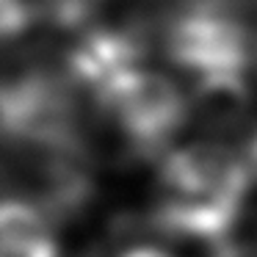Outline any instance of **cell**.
I'll return each mask as SVG.
<instances>
[{"label": "cell", "mask_w": 257, "mask_h": 257, "mask_svg": "<svg viewBox=\"0 0 257 257\" xmlns=\"http://www.w3.org/2000/svg\"><path fill=\"white\" fill-rule=\"evenodd\" d=\"M251 169L218 141H194L166 150L155 183L152 224L180 240L218 249L235 235L246 210Z\"/></svg>", "instance_id": "cell-1"}, {"label": "cell", "mask_w": 257, "mask_h": 257, "mask_svg": "<svg viewBox=\"0 0 257 257\" xmlns=\"http://www.w3.org/2000/svg\"><path fill=\"white\" fill-rule=\"evenodd\" d=\"M80 91L50 69L25 67L0 78V139L23 152L80 150Z\"/></svg>", "instance_id": "cell-2"}, {"label": "cell", "mask_w": 257, "mask_h": 257, "mask_svg": "<svg viewBox=\"0 0 257 257\" xmlns=\"http://www.w3.org/2000/svg\"><path fill=\"white\" fill-rule=\"evenodd\" d=\"M116 133L141 155L166 152L191 116L188 97L174 80L150 67H133L91 97Z\"/></svg>", "instance_id": "cell-3"}, {"label": "cell", "mask_w": 257, "mask_h": 257, "mask_svg": "<svg viewBox=\"0 0 257 257\" xmlns=\"http://www.w3.org/2000/svg\"><path fill=\"white\" fill-rule=\"evenodd\" d=\"M166 56L194 83L218 78H246L251 39L227 0H191L169 23Z\"/></svg>", "instance_id": "cell-4"}, {"label": "cell", "mask_w": 257, "mask_h": 257, "mask_svg": "<svg viewBox=\"0 0 257 257\" xmlns=\"http://www.w3.org/2000/svg\"><path fill=\"white\" fill-rule=\"evenodd\" d=\"M111 0H42V12L58 28H83Z\"/></svg>", "instance_id": "cell-5"}, {"label": "cell", "mask_w": 257, "mask_h": 257, "mask_svg": "<svg viewBox=\"0 0 257 257\" xmlns=\"http://www.w3.org/2000/svg\"><path fill=\"white\" fill-rule=\"evenodd\" d=\"M34 23V6L28 0H0V45H12Z\"/></svg>", "instance_id": "cell-6"}, {"label": "cell", "mask_w": 257, "mask_h": 257, "mask_svg": "<svg viewBox=\"0 0 257 257\" xmlns=\"http://www.w3.org/2000/svg\"><path fill=\"white\" fill-rule=\"evenodd\" d=\"M119 257H177L166 249H158V246H133V249H124Z\"/></svg>", "instance_id": "cell-7"}, {"label": "cell", "mask_w": 257, "mask_h": 257, "mask_svg": "<svg viewBox=\"0 0 257 257\" xmlns=\"http://www.w3.org/2000/svg\"><path fill=\"white\" fill-rule=\"evenodd\" d=\"M246 163L251 169V177L257 180V136L249 141V150H246Z\"/></svg>", "instance_id": "cell-8"}]
</instances>
